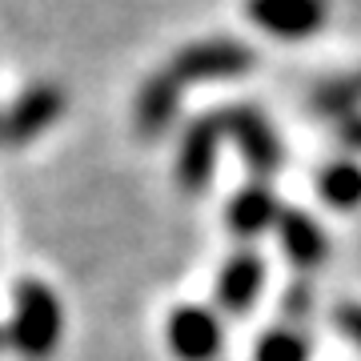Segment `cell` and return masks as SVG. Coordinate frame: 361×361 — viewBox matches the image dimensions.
Returning a JSON list of instances; mask_svg holds the SVG:
<instances>
[{"instance_id":"cell-1","label":"cell","mask_w":361,"mask_h":361,"mask_svg":"<svg viewBox=\"0 0 361 361\" xmlns=\"http://www.w3.org/2000/svg\"><path fill=\"white\" fill-rule=\"evenodd\" d=\"M65 334V310L40 277H20L13 293V322H8V345L28 361H44L56 353Z\"/></svg>"},{"instance_id":"cell-2","label":"cell","mask_w":361,"mask_h":361,"mask_svg":"<svg viewBox=\"0 0 361 361\" xmlns=\"http://www.w3.org/2000/svg\"><path fill=\"white\" fill-rule=\"evenodd\" d=\"M257 65V56L249 44L229 37H213V40H197V44H185V49L169 61V73L180 80V85H193V80H229L241 77Z\"/></svg>"},{"instance_id":"cell-3","label":"cell","mask_w":361,"mask_h":361,"mask_svg":"<svg viewBox=\"0 0 361 361\" xmlns=\"http://www.w3.org/2000/svg\"><path fill=\"white\" fill-rule=\"evenodd\" d=\"M68 109V97L61 85L52 80H40V85H28L13 104L8 113L0 116V141L4 145H28L37 141L44 129L56 125V116Z\"/></svg>"},{"instance_id":"cell-4","label":"cell","mask_w":361,"mask_h":361,"mask_svg":"<svg viewBox=\"0 0 361 361\" xmlns=\"http://www.w3.org/2000/svg\"><path fill=\"white\" fill-rule=\"evenodd\" d=\"M225 137V121L221 113H205L189 121V129L180 137V153H177V185L185 193H205L213 169H217V149Z\"/></svg>"},{"instance_id":"cell-5","label":"cell","mask_w":361,"mask_h":361,"mask_svg":"<svg viewBox=\"0 0 361 361\" xmlns=\"http://www.w3.org/2000/svg\"><path fill=\"white\" fill-rule=\"evenodd\" d=\"M165 337L180 361H213L225 345V325L209 305H177L165 322Z\"/></svg>"},{"instance_id":"cell-6","label":"cell","mask_w":361,"mask_h":361,"mask_svg":"<svg viewBox=\"0 0 361 361\" xmlns=\"http://www.w3.org/2000/svg\"><path fill=\"white\" fill-rule=\"evenodd\" d=\"M221 121H225V133L237 141V149H241V157H245V165L253 169L257 177H269V173L281 169V161H285L281 141H277V133L269 129V121H265L257 109H249V104H233V109L221 113Z\"/></svg>"},{"instance_id":"cell-7","label":"cell","mask_w":361,"mask_h":361,"mask_svg":"<svg viewBox=\"0 0 361 361\" xmlns=\"http://www.w3.org/2000/svg\"><path fill=\"white\" fill-rule=\"evenodd\" d=\"M249 20L281 40H305L325 25V0H245Z\"/></svg>"},{"instance_id":"cell-8","label":"cell","mask_w":361,"mask_h":361,"mask_svg":"<svg viewBox=\"0 0 361 361\" xmlns=\"http://www.w3.org/2000/svg\"><path fill=\"white\" fill-rule=\"evenodd\" d=\"M265 289V261L253 249L233 253L217 273V305L225 313H249Z\"/></svg>"},{"instance_id":"cell-9","label":"cell","mask_w":361,"mask_h":361,"mask_svg":"<svg viewBox=\"0 0 361 361\" xmlns=\"http://www.w3.org/2000/svg\"><path fill=\"white\" fill-rule=\"evenodd\" d=\"M180 85L173 73H153V77L141 85V92H137V109H133V116H137V133L141 137H165L169 129H173V121H177V109H180Z\"/></svg>"},{"instance_id":"cell-10","label":"cell","mask_w":361,"mask_h":361,"mask_svg":"<svg viewBox=\"0 0 361 361\" xmlns=\"http://www.w3.org/2000/svg\"><path fill=\"white\" fill-rule=\"evenodd\" d=\"M277 241H281V253L293 261L297 269H317L329 257V233L305 209H281V217H277Z\"/></svg>"},{"instance_id":"cell-11","label":"cell","mask_w":361,"mask_h":361,"mask_svg":"<svg viewBox=\"0 0 361 361\" xmlns=\"http://www.w3.org/2000/svg\"><path fill=\"white\" fill-rule=\"evenodd\" d=\"M277 217H281V205H277V197H273L269 185H245L241 193L229 201L225 209V225H229L241 241H253L261 237L265 229H277Z\"/></svg>"},{"instance_id":"cell-12","label":"cell","mask_w":361,"mask_h":361,"mask_svg":"<svg viewBox=\"0 0 361 361\" xmlns=\"http://www.w3.org/2000/svg\"><path fill=\"white\" fill-rule=\"evenodd\" d=\"M317 193L334 209H357L361 205V165L357 161H334L317 177Z\"/></svg>"},{"instance_id":"cell-13","label":"cell","mask_w":361,"mask_h":361,"mask_svg":"<svg viewBox=\"0 0 361 361\" xmlns=\"http://www.w3.org/2000/svg\"><path fill=\"white\" fill-rule=\"evenodd\" d=\"M357 104H361V73L341 77V80H329V85H317V92H313V109L325 113V116H334V121L353 116Z\"/></svg>"},{"instance_id":"cell-14","label":"cell","mask_w":361,"mask_h":361,"mask_svg":"<svg viewBox=\"0 0 361 361\" xmlns=\"http://www.w3.org/2000/svg\"><path fill=\"white\" fill-rule=\"evenodd\" d=\"M253 361H310V341L301 329H269L253 349Z\"/></svg>"},{"instance_id":"cell-15","label":"cell","mask_w":361,"mask_h":361,"mask_svg":"<svg viewBox=\"0 0 361 361\" xmlns=\"http://www.w3.org/2000/svg\"><path fill=\"white\" fill-rule=\"evenodd\" d=\"M310 285H293L289 293H285V301H281V310H285V317H293V322H305L310 317Z\"/></svg>"},{"instance_id":"cell-16","label":"cell","mask_w":361,"mask_h":361,"mask_svg":"<svg viewBox=\"0 0 361 361\" xmlns=\"http://www.w3.org/2000/svg\"><path fill=\"white\" fill-rule=\"evenodd\" d=\"M334 322H337V329H341L349 341H357L361 345V305H337Z\"/></svg>"},{"instance_id":"cell-17","label":"cell","mask_w":361,"mask_h":361,"mask_svg":"<svg viewBox=\"0 0 361 361\" xmlns=\"http://www.w3.org/2000/svg\"><path fill=\"white\" fill-rule=\"evenodd\" d=\"M337 137H341V145H349V149H361V113L337 121Z\"/></svg>"},{"instance_id":"cell-18","label":"cell","mask_w":361,"mask_h":361,"mask_svg":"<svg viewBox=\"0 0 361 361\" xmlns=\"http://www.w3.org/2000/svg\"><path fill=\"white\" fill-rule=\"evenodd\" d=\"M4 341H8V334H0V345H4Z\"/></svg>"}]
</instances>
